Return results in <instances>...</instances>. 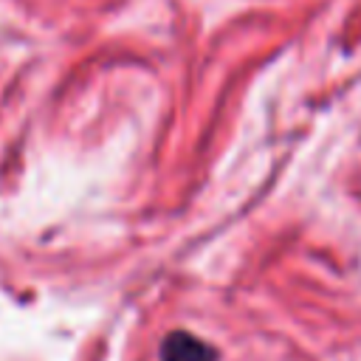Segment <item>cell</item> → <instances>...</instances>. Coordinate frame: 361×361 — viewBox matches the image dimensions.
<instances>
[{
  "label": "cell",
  "mask_w": 361,
  "mask_h": 361,
  "mask_svg": "<svg viewBox=\"0 0 361 361\" xmlns=\"http://www.w3.org/2000/svg\"><path fill=\"white\" fill-rule=\"evenodd\" d=\"M158 361H220V353L189 330H172L161 338Z\"/></svg>",
  "instance_id": "6da1fadb"
}]
</instances>
